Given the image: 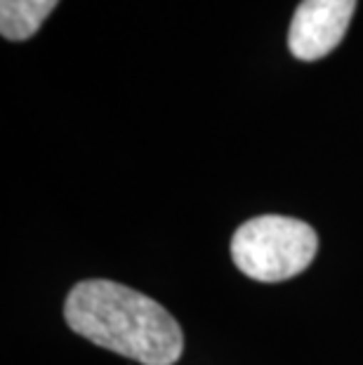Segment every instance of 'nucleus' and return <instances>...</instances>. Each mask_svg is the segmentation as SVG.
Returning a JSON list of instances; mask_svg holds the SVG:
<instances>
[{
  "mask_svg": "<svg viewBox=\"0 0 363 365\" xmlns=\"http://www.w3.org/2000/svg\"><path fill=\"white\" fill-rule=\"evenodd\" d=\"M64 318L76 335L142 365H175L182 359L184 335L173 314L123 283L104 278L76 283Z\"/></svg>",
  "mask_w": 363,
  "mask_h": 365,
  "instance_id": "nucleus-1",
  "label": "nucleus"
},
{
  "mask_svg": "<svg viewBox=\"0 0 363 365\" xmlns=\"http://www.w3.org/2000/svg\"><path fill=\"white\" fill-rule=\"evenodd\" d=\"M319 250V236L302 220L262 215L236 229L231 259L245 276L260 283H281L302 274Z\"/></svg>",
  "mask_w": 363,
  "mask_h": 365,
  "instance_id": "nucleus-2",
  "label": "nucleus"
},
{
  "mask_svg": "<svg viewBox=\"0 0 363 365\" xmlns=\"http://www.w3.org/2000/svg\"><path fill=\"white\" fill-rule=\"evenodd\" d=\"M357 0H302L292 14L288 48L300 61H316L330 54L347 34Z\"/></svg>",
  "mask_w": 363,
  "mask_h": 365,
  "instance_id": "nucleus-3",
  "label": "nucleus"
},
{
  "mask_svg": "<svg viewBox=\"0 0 363 365\" xmlns=\"http://www.w3.org/2000/svg\"><path fill=\"white\" fill-rule=\"evenodd\" d=\"M59 0H0V34L12 43L29 41Z\"/></svg>",
  "mask_w": 363,
  "mask_h": 365,
  "instance_id": "nucleus-4",
  "label": "nucleus"
}]
</instances>
